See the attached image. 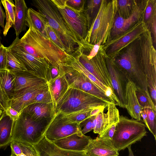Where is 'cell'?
Wrapping results in <instances>:
<instances>
[{
    "instance_id": "6da1fadb",
    "label": "cell",
    "mask_w": 156,
    "mask_h": 156,
    "mask_svg": "<svg viewBox=\"0 0 156 156\" xmlns=\"http://www.w3.org/2000/svg\"><path fill=\"white\" fill-rule=\"evenodd\" d=\"M22 37H16L18 44L37 58L45 59L50 65L60 64L68 54L45 37L31 26Z\"/></svg>"
},
{
    "instance_id": "7a4b0ae2",
    "label": "cell",
    "mask_w": 156,
    "mask_h": 156,
    "mask_svg": "<svg viewBox=\"0 0 156 156\" xmlns=\"http://www.w3.org/2000/svg\"><path fill=\"white\" fill-rule=\"evenodd\" d=\"M139 38L112 59L128 80L135 84L137 89L149 92L146 79L140 62Z\"/></svg>"
},
{
    "instance_id": "3957f363",
    "label": "cell",
    "mask_w": 156,
    "mask_h": 156,
    "mask_svg": "<svg viewBox=\"0 0 156 156\" xmlns=\"http://www.w3.org/2000/svg\"><path fill=\"white\" fill-rule=\"evenodd\" d=\"M31 4L44 16L49 25L58 36L67 54H72L80 47L51 0H34L32 1Z\"/></svg>"
},
{
    "instance_id": "277c9868",
    "label": "cell",
    "mask_w": 156,
    "mask_h": 156,
    "mask_svg": "<svg viewBox=\"0 0 156 156\" xmlns=\"http://www.w3.org/2000/svg\"><path fill=\"white\" fill-rule=\"evenodd\" d=\"M116 13V0H102L99 11L88 31L86 43L100 46L106 43Z\"/></svg>"
},
{
    "instance_id": "5b68a950",
    "label": "cell",
    "mask_w": 156,
    "mask_h": 156,
    "mask_svg": "<svg viewBox=\"0 0 156 156\" xmlns=\"http://www.w3.org/2000/svg\"><path fill=\"white\" fill-rule=\"evenodd\" d=\"M147 132L146 126L142 121L133 118L129 119L126 116L119 115L112 139V144L119 151L129 146L141 141Z\"/></svg>"
},
{
    "instance_id": "8992f818",
    "label": "cell",
    "mask_w": 156,
    "mask_h": 156,
    "mask_svg": "<svg viewBox=\"0 0 156 156\" xmlns=\"http://www.w3.org/2000/svg\"><path fill=\"white\" fill-rule=\"evenodd\" d=\"M108 103L81 90L68 88L56 102L55 112L65 115L83 110L92 109L99 106H107Z\"/></svg>"
},
{
    "instance_id": "52a82bcc",
    "label": "cell",
    "mask_w": 156,
    "mask_h": 156,
    "mask_svg": "<svg viewBox=\"0 0 156 156\" xmlns=\"http://www.w3.org/2000/svg\"><path fill=\"white\" fill-rule=\"evenodd\" d=\"M140 62L145 76L150 94L156 96V51L152 35L147 29L139 38Z\"/></svg>"
},
{
    "instance_id": "ba28073f",
    "label": "cell",
    "mask_w": 156,
    "mask_h": 156,
    "mask_svg": "<svg viewBox=\"0 0 156 156\" xmlns=\"http://www.w3.org/2000/svg\"><path fill=\"white\" fill-rule=\"evenodd\" d=\"M49 120L36 121L21 112L14 123L12 141L36 144L44 136Z\"/></svg>"
},
{
    "instance_id": "9c48e42d",
    "label": "cell",
    "mask_w": 156,
    "mask_h": 156,
    "mask_svg": "<svg viewBox=\"0 0 156 156\" xmlns=\"http://www.w3.org/2000/svg\"><path fill=\"white\" fill-rule=\"evenodd\" d=\"M147 29L142 20L102 45L106 55L113 58L123 49L138 38Z\"/></svg>"
},
{
    "instance_id": "30bf717a",
    "label": "cell",
    "mask_w": 156,
    "mask_h": 156,
    "mask_svg": "<svg viewBox=\"0 0 156 156\" xmlns=\"http://www.w3.org/2000/svg\"><path fill=\"white\" fill-rule=\"evenodd\" d=\"M79 132H81L80 123L70 121L65 114L58 111L49 121L44 136L52 142Z\"/></svg>"
},
{
    "instance_id": "8fae6325",
    "label": "cell",
    "mask_w": 156,
    "mask_h": 156,
    "mask_svg": "<svg viewBox=\"0 0 156 156\" xmlns=\"http://www.w3.org/2000/svg\"><path fill=\"white\" fill-rule=\"evenodd\" d=\"M76 56L90 73L104 85L113 90L106 61V55L102 45L100 46L97 54L90 60L80 51L76 53Z\"/></svg>"
},
{
    "instance_id": "7c38bea8",
    "label": "cell",
    "mask_w": 156,
    "mask_h": 156,
    "mask_svg": "<svg viewBox=\"0 0 156 156\" xmlns=\"http://www.w3.org/2000/svg\"><path fill=\"white\" fill-rule=\"evenodd\" d=\"M62 66L69 88L81 90L108 103H113L102 90L94 84L86 76L69 67Z\"/></svg>"
},
{
    "instance_id": "4fadbf2b",
    "label": "cell",
    "mask_w": 156,
    "mask_h": 156,
    "mask_svg": "<svg viewBox=\"0 0 156 156\" xmlns=\"http://www.w3.org/2000/svg\"><path fill=\"white\" fill-rule=\"evenodd\" d=\"M8 48L28 71L47 81L50 64L45 59L37 58L27 52L18 44L16 38Z\"/></svg>"
},
{
    "instance_id": "5bb4252c",
    "label": "cell",
    "mask_w": 156,
    "mask_h": 156,
    "mask_svg": "<svg viewBox=\"0 0 156 156\" xmlns=\"http://www.w3.org/2000/svg\"><path fill=\"white\" fill-rule=\"evenodd\" d=\"M58 9L80 47L86 44L85 39L88 31V26L87 20L83 11L76 12L66 6Z\"/></svg>"
},
{
    "instance_id": "9a60e30c",
    "label": "cell",
    "mask_w": 156,
    "mask_h": 156,
    "mask_svg": "<svg viewBox=\"0 0 156 156\" xmlns=\"http://www.w3.org/2000/svg\"><path fill=\"white\" fill-rule=\"evenodd\" d=\"M147 1L148 0H137L133 12L127 18L121 17L116 13L107 41L124 32L142 20Z\"/></svg>"
},
{
    "instance_id": "2e32d148",
    "label": "cell",
    "mask_w": 156,
    "mask_h": 156,
    "mask_svg": "<svg viewBox=\"0 0 156 156\" xmlns=\"http://www.w3.org/2000/svg\"><path fill=\"white\" fill-rule=\"evenodd\" d=\"M48 87L47 83H45L28 86L16 91L13 97L9 101V106L20 113L31 104L37 94Z\"/></svg>"
},
{
    "instance_id": "e0dca14e",
    "label": "cell",
    "mask_w": 156,
    "mask_h": 156,
    "mask_svg": "<svg viewBox=\"0 0 156 156\" xmlns=\"http://www.w3.org/2000/svg\"><path fill=\"white\" fill-rule=\"evenodd\" d=\"M113 90L120 103L119 107L124 108L126 86L128 81L112 58L105 57Z\"/></svg>"
},
{
    "instance_id": "ac0fdd59",
    "label": "cell",
    "mask_w": 156,
    "mask_h": 156,
    "mask_svg": "<svg viewBox=\"0 0 156 156\" xmlns=\"http://www.w3.org/2000/svg\"><path fill=\"white\" fill-rule=\"evenodd\" d=\"M34 146L38 156H89L85 151H74L61 148L44 136Z\"/></svg>"
},
{
    "instance_id": "d6986e66",
    "label": "cell",
    "mask_w": 156,
    "mask_h": 156,
    "mask_svg": "<svg viewBox=\"0 0 156 156\" xmlns=\"http://www.w3.org/2000/svg\"><path fill=\"white\" fill-rule=\"evenodd\" d=\"M89 156H117L119 151L111 140L99 137L92 139L85 151Z\"/></svg>"
},
{
    "instance_id": "ffe728a7",
    "label": "cell",
    "mask_w": 156,
    "mask_h": 156,
    "mask_svg": "<svg viewBox=\"0 0 156 156\" xmlns=\"http://www.w3.org/2000/svg\"><path fill=\"white\" fill-rule=\"evenodd\" d=\"M92 138L81 132L52 142L58 147L66 150L81 151H85Z\"/></svg>"
},
{
    "instance_id": "44dd1931",
    "label": "cell",
    "mask_w": 156,
    "mask_h": 156,
    "mask_svg": "<svg viewBox=\"0 0 156 156\" xmlns=\"http://www.w3.org/2000/svg\"><path fill=\"white\" fill-rule=\"evenodd\" d=\"M22 112L37 121L50 120L55 112L53 103H34L26 107Z\"/></svg>"
},
{
    "instance_id": "7402d4cb",
    "label": "cell",
    "mask_w": 156,
    "mask_h": 156,
    "mask_svg": "<svg viewBox=\"0 0 156 156\" xmlns=\"http://www.w3.org/2000/svg\"><path fill=\"white\" fill-rule=\"evenodd\" d=\"M135 84L128 80L126 86L125 96V108L132 118L142 121L140 113L143 109L140 105L136 94Z\"/></svg>"
},
{
    "instance_id": "603a6c76",
    "label": "cell",
    "mask_w": 156,
    "mask_h": 156,
    "mask_svg": "<svg viewBox=\"0 0 156 156\" xmlns=\"http://www.w3.org/2000/svg\"><path fill=\"white\" fill-rule=\"evenodd\" d=\"M62 66L69 67L87 77L97 87L105 93L107 87L104 85L92 74L90 73L79 61L78 58L73 54H67L62 63Z\"/></svg>"
},
{
    "instance_id": "cb8c5ba5",
    "label": "cell",
    "mask_w": 156,
    "mask_h": 156,
    "mask_svg": "<svg viewBox=\"0 0 156 156\" xmlns=\"http://www.w3.org/2000/svg\"><path fill=\"white\" fill-rule=\"evenodd\" d=\"M15 21L12 25L15 30L16 37L26 30L28 8L24 0H15Z\"/></svg>"
},
{
    "instance_id": "d4e9b609",
    "label": "cell",
    "mask_w": 156,
    "mask_h": 156,
    "mask_svg": "<svg viewBox=\"0 0 156 156\" xmlns=\"http://www.w3.org/2000/svg\"><path fill=\"white\" fill-rule=\"evenodd\" d=\"M12 72L16 75L15 92L28 86L47 83L44 79L28 71Z\"/></svg>"
},
{
    "instance_id": "484cf974",
    "label": "cell",
    "mask_w": 156,
    "mask_h": 156,
    "mask_svg": "<svg viewBox=\"0 0 156 156\" xmlns=\"http://www.w3.org/2000/svg\"><path fill=\"white\" fill-rule=\"evenodd\" d=\"M14 122L5 111H3L0 117V149L5 147L12 142Z\"/></svg>"
},
{
    "instance_id": "4316f807",
    "label": "cell",
    "mask_w": 156,
    "mask_h": 156,
    "mask_svg": "<svg viewBox=\"0 0 156 156\" xmlns=\"http://www.w3.org/2000/svg\"><path fill=\"white\" fill-rule=\"evenodd\" d=\"M16 75L7 69L0 70V87L9 101L15 91Z\"/></svg>"
},
{
    "instance_id": "83f0119b",
    "label": "cell",
    "mask_w": 156,
    "mask_h": 156,
    "mask_svg": "<svg viewBox=\"0 0 156 156\" xmlns=\"http://www.w3.org/2000/svg\"><path fill=\"white\" fill-rule=\"evenodd\" d=\"M54 108L56 102L66 92L69 88L65 73L54 80L47 83Z\"/></svg>"
},
{
    "instance_id": "f1b7e54d",
    "label": "cell",
    "mask_w": 156,
    "mask_h": 156,
    "mask_svg": "<svg viewBox=\"0 0 156 156\" xmlns=\"http://www.w3.org/2000/svg\"><path fill=\"white\" fill-rule=\"evenodd\" d=\"M27 21V26H33L45 37L50 39L46 30L48 22L43 15L33 9L29 8L28 10Z\"/></svg>"
},
{
    "instance_id": "f546056e",
    "label": "cell",
    "mask_w": 156,
    "mask_h": 156,
    "mask_svg": "<svg viewBox=\"0 0 156 156\" xmlns=\"http://www.w3.org/2000/svg\"><path fill=\"white\" fill-rule=\"evenodd\" d=\"M10 144L11 152L16 156H38L34 147L31 144L12 141Z\"/></svg>"
},
{
    "instance_id": "4dcf8cb0",
    "label": "cell",
    "mask_w": 156,
    "mask_h": 156,
    "mask_svg": "<svg viewBox=\"0 0 156 156\" xmlns=\"http://www.w3.org/2000/svg\"><path fill=\"white\" fill-rule=\"evenodd\" d=\"M1 2L5 12L6 23L3 32V35L5 36L15 22V5L12 0H2Z\"/></svg>"
},
{
    "instance_id": "1f68e13d",
    "label": "cell",
    "mask_w": 156,
    "mask_h": 156,
    "mask_svg": "<svg viewBox=\"0 0 156 156\" xmlns=\"http://www.w3.org/2000/svg\"><path fill=\"white\" fill-rule=\"evenodd\" d=\"M102 0H86L83 12L87 21L88 30L96 16Z\"/></svg>"
},
{
    "instance_id": "d6a6232c",
    "label": "cell",
    "mask_w": 156,
    "mask_h": 156,
    "mask_svg": "<svg viewBox=\"0 0 156 156\" xmlns=\"http://www.w3.org/2000/svg\"><path fill=\"white\" fill-rule=\"evenodd\" d=\"M114 123H116L114 122L108 112L106 113L104 111L101 112L97 115L96 125L93 132L99 136Z\"/></svg>"
},
{
    "instance_id": "836d02e7",
    "label": "cell",
    "mask_w": 156,
    "mask_h": 156,
    "mask_svg": "<svg viewBox=\"0 0 156 156\" xmlns=\"http://www.w3.org/2000/svg\"><path fill=\"white\" fill-rule=\"evenodd\" d=\"M117 13L123 18L129 17L133 12L137 0H116Z\"/></svg>"
},
{
    "instance_id": "e575fe53",
    "label": "cell",
    "mask_w": 156,
    "mask_h": 156,
    "mask_svg": "<svg viewBox=\"0 0 156 156\" xmlns=\"http://www.w3.org/2000/svg\"><path fill=\"white\" fill-rule=\"evenodd\" d=\"M156 18V0H148L142 20L150 30L154 20Z\"/></svg>"
},
{
    "instance_id": "d590c367",
    "label": "cell",
    "mask_w": 156,
    "mask_h": 156,
    "mask_svg": "<svg viewBox=\"0 0 156 156\" xmlns=\"http://www.w3.org/2000/svg\"><path fill=\"white\" fill-rule=\"evenodd\" d=\"M136 93L139 104L143 109L148 108L156 111V105L153 103L149 92L136 88Z\"/></svg>"
},
{
    "instance_id": "8d00e7d4",
    "label": "cell",
    "mask_w": 156,
    "mask_h": 156,
    "mask_svg": "<svg viewBox=\"0 0 156 156\" xmlns=\"http://www.w3.org/2000/svg\"><path fill=\"white\" fill-rule=\"evenodd\" d=\"M6 69L12 72L28 71L22 62L8 48Z\"/></svg>"
},
{
    "instance_id": "74e56055",
    "label": "cell",
    "mask_w": 156,
    "mask_h": 156,
    "mask_svg": "<svg viewBox=\"0 0 156 156\" xmlns=\"http://www.w3.org/2000/svg\"><path fill=\"white\" fill-rule=\"evenodd\" d=\"M147 113L146 127L156 139V111L148 108H145Z\"/></svg>"
},
{
    "instance_id": "f35d334b",
    "label": "cell",
    "mask_w": 156,
    "mask_h": 156,
    "mask_svg": "<svg viewBox=\"0 0 156 156\" xmlns=\"http://www.w3.org/2000/svg\"><path fill=\"white\" fill-rule=\"evenodd\" d=\"M91 110H83L66 115L70 121L80 124L84 120L90 117V113Z\"/></svg>"
},
{
    "instance_id": "ab89813d",
    "label": "cell",
    "mask_w": 156,
    "mask_h": 156,
    "mask_svg": "<svg viewBox=\"0 0 156 156\" xmlns=\"http://www.w3.org/2000/svg\"><path fill=\"white\" fill-rule=\"evenodd\" d=\"M63 72L64 69L62 63L54 65L50 64L47 76V83L55 80Z\"/></svg>"
},
{
    "instance_id": "60d3db41",
    "label": "cell",
    "mask_w": 156,
    "mask_h": 156,
    "mask_svg": "<svg viewBox=\"0 0 156 156\" xmlns=\"http://www.w3.org/2000/svg\"><path fill=\"white\" fill-rule=\"evenodd\" d=\"M46 30L51 41L63 51H65V48L61 39L53 29L47 23Z\"/></svg>"
},
{
    "instance_id": "b9f144b4",
    "label": "cell",
    "mask_w": 156,
    "mask_h": 156,
    "mask_svg": "<svg viewBox=\"0 0 156 156\" xmlns=\"http://www.w3.org/2000/svg\"><path fill=\"white\" fill-rule=\"evenodd\" d=\"M34 103L46 104L52 103L51 97L48 87L46 89L36 95L31 101V104Z\"/></svg>"
},
{
    "instance_id": "7bdbcfd3",
    "label": "cell",
    "mask_w": 156,
    "mask_h": 156,
    "mask_svg": "<svg viewBox=\"0 0 156 156\" xmlns=\"http://www.w3.org/2000/svg\"><path fill=\"white\" fill-rule=\"evenodd\" d=\"M86 0H66V6L72 10L78 12H83Z\"/></svg>"
},
{
    "instance_id": "ee69618b",
    "label": "cell",
    "mask_w": 156,
    "mask_h": 156,
    "mask_svg": "<svg viewBox=\"0 0 156 156\" xmlns=\"http://www.w3.org/2000/svg\"><path fill=\"white\" fill-rule=\"evenodd\" d=\"M96 116V115L90 116L80 123V126L81 128V132L84 135L92 130L93 122Z\"/></svg>"
},
{
    "instance_id": "f6af8a7d",
    "label": "cell",
    "mask_w": 156,
    "mask_h": 156,
    "mask_svg": "<svg viewBox=\"0 0 156 156\" xmlns=\"http://www.w3.org/2000/svg\"><path fill=\"white\" fill-rule=\"evenodd\" d=\"M8 47L3 44L0 46V70L6 69L7 63Z\"/></svg>"
},
{
    "instance_id": "bcb514c9",
    "label": "cell",
    "mask_w": 156,
    "mask_h": 156,
    "mask_svg": "<svg viewBox=\"0 0 156 156\" xmlns=\"http://www.w3.org/2000/svg\"><path fill=\"white\" fill-rule=\"evenodd\" d=\"M117 123L112 125L98 136L106 140H111L113 136Z\"/></svg>"
},
{
    "instance_id": "7dc6e473",
    "label": "cell",
    "mask_w": 156,
    "mask_h": 156,
    "mask_svg": "<svg viewBox=\"0 0 156 156\" xmlns=\"http://www.w3.org/2000/svg\"><path fill=\"white\" fill-rule=\"evenodd\" d=\"M5 112L7 115L13 119L14 121L18 118L20 113H19L10 106H9L6 108Z\"/></svg>"
},
{
    "instance_id": "c3c4849f",
    "label": "cell",
    "mask_w": 156,
    "mask_h": 156,
    "mask_svg": "<svg viewBox=\"0 0 156 156\" xmlns=\"http://www.w3.org/2000/svg\"><path fill=\"white\" fill-rule=\"evenodd\" d=\"M152 35L153 45L154 48L156 49V18H155L153 21L150 29Z\"/></svg>"
},
{
    "instance_id": "681fc988",
    "label": "cell",
    "mask_w": 156,
    "mask_h": 156,
    "mask_svg": "<svg viewBox=\"0 0 156 156\" xmlns=\"http://www.w3.org/2000/svg\"><path fill=\"white\" fill-rule=\"evenodd\" d=\"M0 103L5 109V111L6 108L9 106V101L2 92L0 87Z\"/></svg>"
},
{
    "instance_id": "f907efd6",
    "label": "cell",
    "mask_w": 156,
    "mask_h": 156,
    "mask_svg": "<svg viewBox=\"0 0 156 156\" xmlns=\"http://www.w3.org/2000/svg\"><path fill=\"white\" fill-rule=\"evenodd\" d=\"M2 5L1 0H0V26L4 29L5 26L4 21L6 16Z\"/></svg>"
},
{
    "instance_id": "816d5d0a",
    "label": "cell",
    "mask_w": 156,
    "mask_h": 156,
    "mask_svg": "<svg viewBox=\"0 0 156 156\" xmlns=\"http://www.w3.org/2000/svg\"><path fill=\"white\" fill-rule=\"evenodd\" d=\"M107 106L106 105L101 106L92 109L90 113V116L96 115L100 112L104 111V109Z\"/></svg>"
},
{
    "instance_id": "f5cc1de1",
    "label": "cell",
    "mask_w": 156,
    "mask_h": 156,
    "mask_svg": "<svg viewBox=\"0 0 156 156\" xmlns=\"http://www.w3.org/2000/svg\"><path fill=\"white\" fill-rule=\"evenodd\" d=\"M58 8H63L66 6V0H51Z\"/></svg>"
},
{
    "instance_id": "db71d44e",
    "label": "cell",
    "mask_w": 156,
    "mask_h": 156,
    "mask_svg": "<svg viewBox=\"0 0 156 156\" xmlns=\"http://www.w3.org/2000/svg\"><path fill=\"white\" fill-rule=\"evenodd\" d=\"M127 148L129 151L128 156H135L133 155V152L131 149V145L129 146Z\"/></svg>"
},
{
    "instance_id": "11a10c76",
    "label": "cell",
    "mask_w": 156,
    "mask_h": 156,
    "mask_svg": "<svg viewBox=\"0 0 156 156\" xmlns=\"http://www.w3.org/2000/svg\"><path fill=\"white\" fill-rule=\"evenodd\" d=\"M0 109H1L3 111H5V109L2 106V105L0 103Z\"/></svg>"
},
{
    "instance_id": "9f6ffc18",
    "label": "cell",
    "mask_w": 156,
    "mask_h": 156,
    "mask_svg": "<svg viewBox=\"0 0 156 156\" xmlns=\"http://www.w3.org/2000/svg\"><path fill=\"white\" fill-rule=\"evenodd\" d=\"M1 31L0 30V46H1V45H2V44L1 43L2 38H1Z\"/></svg>"
},
{
    "instance_id": "6f0895ef",
    "label": "cell",
    "mask_w": 156,
    "mask_h": 156,
    "mask_svg": "<svg viewBox=\"0 0 156 156\" xmlns=\"http://www.w3.org/2000/svg\"><path fill=\"white\" fill-rule=\"evenodd\" d=\"M3 111H3V110H2L1 109H0V117H1V115H2Z\"/></svg>"
},
{
    "instance_id": "680465c9",
    "label": "cell",
    "mask_w": 156,
    "mask_h": 156,
    "mask_svg": "<svg viewBox=\"0 0 156 156\" xmlns=\"http://www.w3.org/2000/svg\"><path fill=\"white\" fill-rule=\"evenodd\" d=\"M9 156H16L13 153L11 152V154Z\"/></svg>"
},
{
    "instance_id": "91938a15",
    "label": "cell",
    "mask_w": 156,
    "mask_h": 156,
    "mask_svg": "<svg viewBox=\"0 0 156 156\" xmlns=\"http://www.w3.org/2000/svg\"><path fill=\"white\" fill-rule=\"evenodd\" d=\"M119 156V155H118V156Z\"/></svg>"
}]
</instances>
